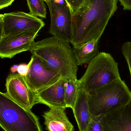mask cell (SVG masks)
I'll list each match as a JSON object with an SVG mask.
<instances>
[{
  "instance_id": "1",
  "label": "cell",
  "mask_w": 131,
  "mask_h": 131,
  "mask_svg": "<svg viewBox=\"0 0 131 131\" xmlns=\"http://www.w3.org/2000/svg\"><path fill=\"white\" fill-rule=\"evenodd\" d=\"M118 0H84L72 13L71 43L78 46L89 41H99L108 21L117 9Z\"/></svg>"
},
{
  "instance_id": "2",
  "label": "cell",
  "mask_w": 131,
  "mask_h": 131,
  "mask_svg": "<svg viewBox=\"0 0 131 131\" xmlns=\"http://www.w3.org/2000/svg\"><path fill=\"white\" fill-rule=\"evenodd\" d=\"M30 51L50 69L57 71L65 79H78V66L69 43L56 37L35 42Z\"/></svg>"
},
{
  "instance_id": "3",
  "label": "cell",
  "mask_w": 131,
  "mask_h": 131,
  "mask_svg": "<svg viewBox=\"0 0 131 131\" xmlns=\"http://www.w3.org/2000/svg\"><path fill=\"white\" fill-rule=\"evenodd\" d=\"M131 100V91L121 78L88 94L91 114L104 115L126 105Z\"/></svg>"
},
{
  "instance_id": "4",
  "label": "cell",
  "mask_w": 131,
  "mask_h": 131,
  "mask_svg": "<svg viewBox=\"0 0 131 131\" xmlns=\"http://www.w3.org/2000/svg\"><path fill=\"white\" fill-rule=\"evenodd\" d=\"M120 78L117 63L111 54L102 52L89 63L78 82L79 88L89 94Z\"/></svg>"
},
{
  "instance_id": "5",
  "label": "cell",
  "mask_w": 131,
  "mask_h": 131,
  "mask_svg": "<svg viewBox=\"0 0 131 131\" xmlns=\"http://www.w3.org/2000/svg\"><path fill=\"white\" fill-rule=\"evenodd\" d=\"M0 127L5 131H42L38 117L0 91Z\"/></svg>"
},
{
  "instance_id": "6",
  "label": "cell",
  "mask_w": 131,
  "mask_h": 131,
  "mask_svg": "<svg viewBox=\"0 0 131 131\" xmlns=\"http://www.w3.org/2000/svg\"><path fill=\"white\" fill-rule=\"evenodd\" d=\"M51 17L49 33L68 43L72 40V12L64 0H50L47 3Z\"/></svg>"
},
{
  "instance_id": "7",
  "label": "cell",
  "mask_w": 131,
  "mask_h": 131,
  "mask_svg": "<svg viewBox=\"0 0 131 131\" xmlns=\"http://www.w3.org/2000/svg\"><path fill=\"white\" fill-rule=\"evenodd\" d=\"M27 74L24 77L30 88L35 93L52 85L61 78L57 71L48 68L38 58L32 55Z\"/></svg>"
},
{
  "instance_id": "8",
  "label": "cell",
  "mask_w": 131,
  "mask_h": 131,
  "mask_svg": "<svg viewBox=\"0 0 131 131\" xmlns=\"http://www.w3.org/2000/svg\"><path fill=\"white\" fill-rule=\"evenodd\" d=\"M3 36L29 31H40L45 25L42 19L23 12L3 14Z\"/></svg>"
},
{
  "instance_id": "9",
  "label": "cell",
  "mask_w": 131,
  "mask_h": 131,
  "mask_svg": "<svg viewBox=\"0 0 131 131\" xmlns=\"http://www.w3.org/2000/svg\"><path fill=\"white\" fill-rule=\"evenodd\" d=\"M39 31H29L3 36L0 40V58H12L30 51Z\"/></svg>"
},
{
  "instance_id": "10",
  "label": "cell",
  "mask_w": 131,
  "mask_h": 131,
  "mask_svg": "<svg viewBox=\"0 0 131 131\" xmlns=\"http://www.w3.org/2000/svg\"><path fill=\"white\" fill-rule=\"evenodd\" d=\"M7 94L19 105L31 111L36 103V93L28 85L24 77L18 73L9 75L5 84Z\"/></svg>"
},
{
  "instance_id": "11",
  "label": "cell",
  "mask_w": 131,
  "mask_h": 131,
  "mask_svg": "<svg viewBox=\"0 0 131 131\" xmlns=\"http://www.w3.org/2000/svg\"><path fill=\"white\" fill-rule=\"evenodd\" d=\"M104 131H131V100L126 105L102 115Z\"/></svg>"
},
{
  "instance_id": "12",
  "label": "cell",
  "mask_w": 131,
  "mask_h": 131,
  "mask_svg": "<svg viewBox=\"0 0 131 131\" xmlns=\"http://www.w3.org/2000/svg\"><path fill=\"white\" fill-rule=\"evenodd\" d=\"M65 79L61 78L54 84L36 93V103L50 108H67L64 97Z\"/></svg>"
},
{
  "instance_id": "13",
  "label": "cell",
  "mask_w": 131,
  "mask_h": 131,
  "mask_svg": "<svg viewBox=\"0 0 131 131\" xmlns=\"http://www.w3.org/2000/svg\"><path fill=\"white\" fill-rule=\"evenodd\" d=\"M65 109L50 108L43 114L46 130L48 131H74L73 125L66 115Z\"/></svg>"
},
{
  "instance_id": "14",
  "label": "cell",
  "mask_w": 131,
  "mask_h": 131,
  "mask_svg": "<svg viewBox=\"0 0 131 131\" xmlns=\"http://www.w3.org/2000/svg\"><path fill=\"white\" fill-rule=\"evenodd\" d=\"M72 111L79 131H85L91 114L89 105L88 94L79 88L78 94Z\"/></svg>"
},
{
  "instance_id": "15",
  "label": "cell",
  "mask_w": 131,
  "mask_h": 131,
  "mask_svg": "<svg viewBox=\"0 0 131 131\" xmlns=\"http://www.w3.org/2000/svg\"><path fill=\"white\" fill-rule=\"evenodd\" d=\"M98 43L99 41L92 40L73 46L72 50L77 65L88 64L99 53Z\"/></svg>"
},
{
  "instance_id": "16",
  "label": "cell",
  "mask_w": 131,
  "mask_h": 131,
  "mask_svg": "<svg viewBox=\"0 0 131 131\" xmlns=\"http://www.w3.org/2000/svg\"><path fill=\"white\" fill-rule=\"evenodd\" d=\"M79 89L78 79H65L64 97L67 108L73 109Z\"/></svg>"
},
{
  "instance_id": "17",
  "label": "cell",
  "mask_w": 131,
  "mask_h": 131,
  "mask_svg": "<svg viewBox=\"0 0 131 131\" xmlns=\"http://www.w3.org/2000/svg\"><path fill=\"white\" fill-rule=\"evenodd\" d=\"M30 14L35 17L45 18L47 16L46 5L43 0H27Z\"/></svg>"
},
{
  "instance_id": "18",
  "label": "cell",
  "mask_w": 131,
  "mask_h": 131,
  "mask_svg": "<svg viewBox=\"0 0 131 131\" xmlns=\"http://www.w3.org/2000/svg\"><path fill=\"white\" fill-rule=\"evenodd\" d=\"M102 115L95 116L91 115L88 126L85 131H104L101 121Z\"/></svg>"
},
{
  "instance_id": "19",
  "label": "cell",
  "mask_w": 131,
  "mask_h": 131,
  "mask_svg": "<svg viewBox=\"0 0 131 131\" xmlns=\"http://www.w3.org/2000/svg\"><path fill=\"white\" fill-rule=\"evenodd\" d=\"M122 50L128 65L131 78V41L125 43L122 45Z\"/></svg>"
},
{
  "instance_id": "20",
  "label": "cell",
  "mask_w": 131,
  "mask_h": 131,
  "mask_svg": "<svg viewBox=\"0 0 131 131\" xmlns=\"http://www.w3.org/2000/svg\"><path fill=\"white\" fill-rule=\"evenodd\" d=\"M31 61H32V60L31 59L30 62L28 64H21L18 65L17 70V72L18 74L23 77H25L28 73Z\"/></svg>"
},
{
  "instance_id": "21",
  "label": "cell",
  "mask_w": 131,
  "mask_h": 131,
  "mask_svg": "<svg viewBox=\"0 0 131 131\" xmlns=\"http://www.w3.org/2000/svg\"><path fill=\"white\" fill-rule=\"evenodd\" d=\"M69 7L72 12L75 11L76 9L81 4L84 0H64Z\"/></svg>"
},
{
  "instance_id": "22",
  "label": "cell",
  "mask_w": 131,
  "mask_h": 131,
  "mask_svg": "<svg viewBox=\"0 0 131 131\" xmlns=\"http://www.w3.org/2000/svg\"><path fill=\"white\" fill-rule=\"evenodd\" d=\"M124 10H131V0H119Z\"/></svg>"
},
{
  "instance_id": "23",
  "label": "cell",
  "mask_w": 131,
  "mask_h": 131,
  "mask_svg": "<svg viewBox=\"0 0 131 131\" xmlns=\"http://www.w3.org/2000/svg\"><path fill=\"white\" fill-rule=\"evenodd\" d=\"M14 0H0V9L10 5Z\"/></svg>"
},
{
  "instance_id": "24",
  "label": "cell",
  "mask_w": 131,
  "mask_h": 131,
  "mask_svg": "<svg viewBox=\"0 0 131 131\" xmlns=\"http://www.w3.org/2000/svg\"><path fill=\"white\" fill-rule=\"evenodd\" d=\"M2 17H0V40L3 36V24Z\"/></svg>"
},
{
  "instance_id": "25",
  "label": "cell",
  "mask_w": 131,
  "mask_h": 131,
  "mask_svg": "<svg viewBox=\"0 0 131 131\" xmlns=\"http://www.w3.org/2000/svg\"><path fill=\"white\" fill-rule=\"evenodd\" d=\"M18 67V65H14L11 68L10 71L12 74H14L17 72Z\"/></svg>"
},
{
  "instance_id": "26",
  "label": "cell",
  "mask_w": 131,
  "mask_h": 131,
  "mask_svg": "<svg viewBox=\"0 0 131 131\" xmlns=\"http://www.w3.org/2000/svg\"><path fill=\"white\" fill-rule=\"evenodd\" d=\"M45 2H46V3H48V2H49V1H50V0H43Z\"/></svg>"
},
{
  "instance_id": "27",
  "label": "cell",
  "mask_w": 131,
  "mask_h": 131,
  "mask_svg": "<svg viewBox=\"0 0 131 131\" xmlns=\"http://www.w3.org/2000/svg\"><path fill=\"white\" fill-rule=\"evenodd\" d=\"M2 16H3V15L0 14V17H2Z\"/></svg>"
}]
</instances>
